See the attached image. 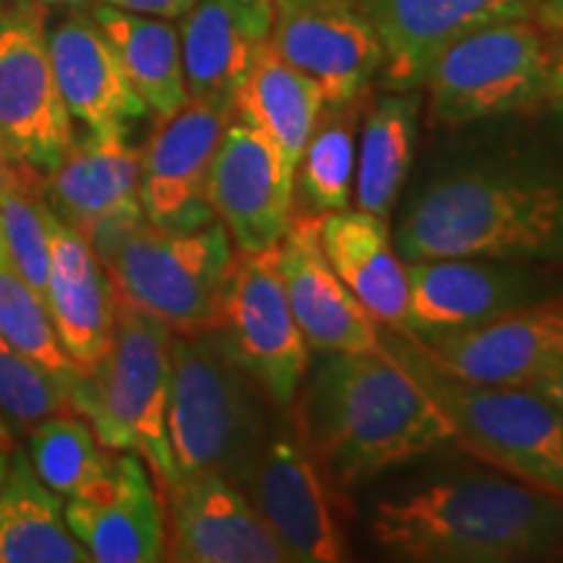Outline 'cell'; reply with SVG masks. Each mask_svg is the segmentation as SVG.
<instances>
[{
    "label": "cell",
    "mask_w": 563,
    "mask_h": 563,
    "mask_svg": "<svg viewBox=\"0 0 563 563\" xmlns=\"http://www.w3.org/2000/svg\"><path fill=\"white\" fill-rule=\"evenodd\" d=\"M32 3H37V5H81V3H87V0H32Z\"/></svg>",
    "instance_id": "ab89813d"
},
{
    "label": "cell",
    "mask_w": 563,
    "mask_h": 563,
    "mask_svg": "<svg viewBox=\"0 0 563 563\" xmlns=\"http://www.w3.org/2000/svg\"><path fill=\"white\" fill-rule=\"evenodd\" d=\"M0 446H9V449H13V443H3V441H0Z\"/></svg>",
    "instance_id": "f6af8a7d"
},
{
    "label": "cell",
    "mask_w": 563,
    "mask_h": 563,
    "mask_svg": "<svg viewBox=\"0 0 563 563\" xmlns=\"http://www.w3.org/2000/svg\"><path fill=\"white\" fill-rule=\"evenodd\" d=\"M0 251H5V245H3V235H0Z\"/></svg>",
    "instance_id": "ee69618b"
},
{
    "label": "cell",
    "mask_w": 563,
    "mask_h": 563,
    "mask_svg": "<svg viewBox=\"0 0 563 563\" xmlns=\"http://www.w3.org/2000/svg\"><path fill=\"white\" fill-rule=\"evenodd\" d=\"M170 363L167 439L175 467L222 475L241 488L269 433L264 391L211 329L173 332Z\"/></svg>",
    "instance_id": "8992f818"
},
{
    "label": "cell",
    "mask_w": 563,
    "mask_h": 563,
    "mask_svg": "<svg viewBox=\"0 0 563 563\" xmlns=\"http://www.w3.org/2000/svg\"><path fill=\"white\" fill-rule=\"evenodd\" d=\"M397 361L452 426L470 454L563 498V407L532 386H481L443 373L399 332H378Z\"/></svg>",
    "instance_id": "5b68a950"
},
{
    "label": "cell",
    "mask_w": 563,
    "mask_h": 563,
    "mask_svg": "<svg viewBox=\"0 0 563 563\" xmlns=\"http://www.w3.org/2000/svg\"><path fill=\"white\" fill-rule=\"evenodd\" d=\"M5 16V9H3V0H0V19Z\"/></svg>",
    "instance_id": "7bdbcfd3"
},
{
    "label": "cell",
    "mask_w": 563,
    "mask_h": 563,
    "mask_svg": "<svg viewBox=\"0 0 563 563\" xmlns=\"http://www.w3.org/2000/svg\"><path fill=\"white\" fill-rule=\"evenodd\" d=\"M277 269L311 352H363L382 344L378 321L357 302L321 249L319 217H292L277 243Z\"/></svg>",
    "instance_id": "ffe728a7"
},
{
    "label": "cell",
    "mask_w": 563,
    "mask_h": 563,
    "mask_svg": "<svg viewBox=\"0 0 563 563\" xmlns=\"http://www.w3.org/2000/svg\"><path fill=\"white\" fill-rule=\"evenodd\" d=\"M9 446H0V485H3V477H5V470H9Z\"/></svg>",
    "instance_id": "f35d334b"
},
{
    "label": "cell",
    "mask_w": 563,
    "mask_h": 563,
    "mask_svg": "<svg viewBox=\"0 0 563 563\" xmlns=\"http://www.w3.org/2000/svg\"><path fill=\"white\" fill-rule=\"evenodd\" d=\"M115 290L173 332L214 327L235 249L220 220L196 230H162L136 207L84 232Z\"/></svg>",
    "instance_id": "277c9868"
},
{
    "label": "cell",
    "mask_w": 563,
    "mask_h": 563,
    "mask_svg": "<svg viewBox=\"0 0 563 563\" xmlns=\"http://www.w3.org/2000/svg\"><path fill=\"white\" fill-rule=\"evenodd\" d=\"M323 104L321 89L282 60L269 42L258 51L235 91V118L269 141L292 180Z\"/></svg>",
    "instance_id": "484cf974"
},
{
    "label": "cell",
    "mask_w": 563,
    "mask_h": 563,
    "mask_svg": "<svg viewBox=\"0 0 563 563\" xmlns=\"http://www.w3.org/2000/svg\"><path fill=\"white\" fill-rule=\"evenodd\" d=\"M74 144V118L55 81L40 13L5 11L0 19V162L47 178Z\"/></svg>",
    "instance_id": "8fae6325"
},
{
    "label": "cell",
    "mask_w": 563,
    "mask_h": 563,
    "mask_svg": "<svg viewBox=\"0 0 563 563\" xmlns=\"http://www.w3.org/2000/svg\"><path fill=\"white\" fill-rule=\"evenodd\" d=\"M0 235L16 272L45 298L51 272V207L5 183L0 186Z\"/></svg>",
    "instance_id": "836d02e7"
},
{
    "label": "cell",
    "mask_w": 563,
    "mask_h": 563,
    "mask_svg": "<svg viewBox=\"0 0 563 563\" xmlns=\"http://www.w3.org/2000/svg\"><path fill=\"white\" fill-rule=\"evenodd\" d=\"M180 19L188 97H235L258 51L269 42L274 0H199Z\"/></svg>",
    "instance_id": "603a6c76"
},
{
    "label": "cell",
    "mask_w": 563,
    "mask_h": 563,
    "mask_svg": "<svg viewBox=\"0 0 563 563\" xmlns=\"http://www.w3.org/2000/svg\"><path fill=\"white\" fill-rule=\"evenodd\" d=\"M165 496L167 551L175 563H292L243 488L214 473H180Z\"/></svg>",
    "instance_id": "9a60e30c"
},
{
    "label": "cell",
    "mask_w": 563,
    "mask_h": 563,
    "mask_svg": "<svg viewBox=\"0 0 563 563\" xmlns=\"http://www.w3.org/2000/svg\"><path fill=\"white\" fill-rule=\"evenodd\" d=\"M63 410H70V384L0 340V415L3 420H11L21 428H34Z\"/></svg>",
    "instance_id": "d6a6232c"
},
{
    "label": "cell",
    "mask_w": 563,
    "mask_h": 563,
    "mask_svg": "<svg viewBox=\"0 0 563 563\" xmlns=\"http://www.w3.org/2000/svg\"><path fill=\"white\" fill-rule=\"evenodd\" d=\"M545 34H563V0H545L532 16Z\"/></svg>",
    "instance_id": "8d00e7d4"
},
{
    "label": "cell",
    "mask_w": 563,
    "mask_h": 563,
    "mask_svg": "<svg viewBox=\"0 0 563 563\" xmlns=\"http://www.w3.org/2000/svg\"><path fill=\"white\" fill-rule=\"evenodd\" d=\"M63 506V496L40 481L30 456L13 452L0 485V563L91 561Z\"/></svg>",
    "instance_id": "4316f807"
},
{
    "label": "cell",
    "mask_w": 563,
    "mask_h": 563,
    "mask_svg": "<svg viewBox=\"0 0 563 563\" xmlns=\"http://www.w3.org/2000/svg\"><path fill=\"white\" fill-rule=\"evenodd\" d=\"M211 332L274 405L292 407L311 363V347L282 287L277 245L238 253Z\"/></svg>",
    "instance_id": "9c48e42d"
},
{
    "label": "cell",
    "mask_w": 563,
    "mask_h": 563,
    "mask_svg": "<svg viewBox=\"0 0 563 563\" xmlns=\"http://www.w3.org/2000/svg\"><path fill=\"white\" fill-rule=\"evenodd\" d=\"M361 102L363 97L342 104H323L311 139L300 154L295 178L302 199L316 214L350 207L355 188Z\"/></svg>",
    "instance_id": "f546056e"
},
{
    "label": "cell",
    "mask_w": 563,
    "mask_h": 563,
    "mask_svg": "<svg viewBox=\"0 0 563 563\" xmlns=\"http://www.w3.org/2000/svg\"><path fill=\"white\" fill-rule=\"evenodd\" d=\"M47 53L70 118L89 133L129 131L150 112L89 13L63 19L47 34Z\"/></svg>",
    "instance_id": "7402d4cb"
},
{
    "label": "cell",
    "mask_w": 563,
    "mask_h": 563,
    "mask_svg": "<svg viewBox=\"0 0 563 563\" xmlns=\"http://www.w3.org/2000/svg\"><path fill=\"white\" fill-rule=\"evenodd\" d=\"M548 87L545 104L563 110V34H548Z\"/></svg>",
    "instance_id": "d590c367"
},
{
    "label": "cell",
    "mask_w": 563,
    "mask_h": 563,
    "mask_svg": "<svg viewBox=\"0 0 563 563\" xmlns=\"http://www.w3.org/2000/svg\"><path fill=\"white\" fill-rule=\"evenodd\" d=\"M405 262L509 258L563 269V159L501 154L428 183L394 230Z\"/></svg>",
    "instance_id": "6da1fadb"
},
{
    "label": "cell",
    "mask_w": 563,
    "mask_h": 563,
    "mask_svg": "<svg viewBox=\"0 0 563 563\" xmlns=\"http://www.w3.org/2000/svg\"><path fill=\"white\" fill-rule=\"evenodd\" d=\"M235 118V97H188L141 152L139 201L146 220L162 230H196L214 220L207 183L222 133Z\"/></svg>",
    "instance_id": "4fadbf2b"
},
{
    "label": "cell",
    "mask_w": 563,
    "mask_h": 563,
    "mask_svg": "<svg viewBox=\"0 0 563 563\" xmlns=\"http://www.w3.org/2000/svg\"><path fill=\"white\" fill-rule=\"evenodd\" d=\"M66 522L97 563L165 561V504L136 452H118L100 485L66 498Z\"/></svg>",
    "instance_id": "d6986e66"
},
{
    "label": "cell",
    "mask_w": 563,
    "mask_h": 563,
    "mask_svg": "<svg viewBox=\"0 0 563 563\" xmlns=\"http://www.w3.org/2000/svg\"><path fill=\"white\" fill-rule=\"evenodd\" d=\"M269 45L327 104L363 97L384 68L382 40L361 0H274Z\"/></svg>",
    "instance_id": "5bb4252c"
},
{
    "label": "cell",
    "mask_w": 563,
    "mask_h": 563,
    "mask_svg": "<svg viewBox=\"0 0 563 563\" xmlns=\"http://www.w3.org/2000/svg\"><path fill=\"white\" fill-rule=\"evenodd\" d=\"M530 386L534 391L543 394V397L553 399L559 407H563V363L555 365V368H551L548 373H543L540 378H534Z\"/></svg>",
    "instance_id": "74e56055"
},
{
    "label": "cell",
    "mask_w": 563,
    "mask_h": 563,
    "mask_svg": "<svg viewBox=\"0 0 563 563\" xmlns=\"http://www.w3.org/2000/svg\"><path fill=\"white\" fill-rule=\"evenodd\" d=\"M295 399L302 439L342 488L456 443L433 399L382 344L319 352Z\"/></svg>",
    "instance_id": "7a4b0ae2"
},
{
    "label": "cell",
    "mask_w": 563,
    "mask_h": 563,
    "mask_svg": "<svg viewBox=\"0 0 563 563\" xmlns=\"http://www.w3.org/2000/svg\"><path fill=\"white\" fill-rule=\"evenodd\" d=\"M125 133H89L47 175L51 209L81 235L110 217L141 207V152L133 150Z\"/></svg>",
    "instance_id": "d4e9b609"
},
{
    "label": "cell",
    "mask_w": 563,
    "mask_h": 563,
    "mask_svg": "<svg viewBox=\"0 0 563 563\" xmlns=\"http://www.w3.org/2000/svg\"><path fill=\"white\" fill-rule=\"evenodd\" d=\"M3 167H5V165H3V162H0V186H5V183H11L9 178H3Z\"/></svg>",
    "instance_id": "b9f144b4"
},
{
    "label": "cell",
    "mask_w": 563,
    "mask_h": 563,
    "mask_svg": "<svg viewBox=\"0 0 563 563\" xmlns=\"http://www.w3.org/2000/svg\"><path fill=\"white\" fill-rule=\"evenodd\" d=\"M321 249L357 302L391 332H402L410 279L394 245L389 220L363 209L319 214Z\"/></svg>",
    "instance_id": "cb8c5ba5"
},
{
    "label": "cell",
    "mask_w": 563,
    "mask_h": 563,
    "mask_svg": "<svg viewBox=\"0 0 563 563\" xmlns=\"http://www.w3.org/2000/svg\"><path fill=\"white\" fill-rule=\"evenodd\" d=\"M0 441H3V443H13L11 431H9V422L3 420V415H0Z\"/></svg>",
    "instance_id": "60d3db41"
},
{
    "label": "cell",
    "mask_w": 563,
    "mask_h": 563,
    "mask_svg": "<svg viewBox=\"0 0 563 563\" xmlns=\"http://www.w3.org/2000/svg\"><path fill=\"white\" fill-rule=\"evenodd\" d=\"M241 488L292 563L347 561V540L319 462L295 422H272Z\"/></svg>",
    "instance_id": "7c38bea8"
},
{
    "label": "cell",
    "mask_w": 563,
    "mask_h": 563,
    "mask_svg": "<svg viewBox=\"0 0 563 563\" xmlns=\"http://www.w3.org/2000/svg\"><path fill=\"white\" fill-rule=\"evenodd\" d=\"M30 462L47 488L74 498L100 485L115 456L104 452L87 420L58 412L30 428Z\"/></svg>",
    "instance_id": "4dcf8cb0"
},
{
    "label": "cell",
    "mask_w": 563,
    "mask_h": 563,
    "mask_svg": "<svg viewBox=\"0 0 563 563\" xmlns=\"http://www.w3.org/2000/svg\"><path fill=\"white\" fill-rule=\"evenodd\" d=\"M45 302L60 344L79 373L108 355L118 319V290L87 238L51 209V272Z\"/></svg>",
    "instance_id": "44dd1931"
},
{
    "label": "cell",
    "mask_w": 563,
    "mask_h": 563,
    "mask_svg": "<svg viewBox=\"0 0 563 563\" xmlns=\"http://www.w3.org/2000/svg\"><path fill=\"white\" fill-rule=\"evenodd\" d=\"M545 0H361L384 47V89H420L428 68L464 34L532 19Z\"/></svg>",
    "instance_id": "ac0fdd59"
},
{
    "label": "cell",
    "mask_w": 563,
    "mask_h": 563,
    "mask_svg": "<svg viewBox=\"0 0 563 563\" xmlns=\"http://www.w3.org/2000/svg\"><path fill=\"white\" fill-rule=\"evenodd\" d=\"M0 340L70 386L79 378V368L55 332L45 298L21 277L5 251H0Z\"/></svg>",
    "instance_id": "1f68e13d"
},
{
    "label": "cell",
    "mask_w": 563,
    "mask_h": 563,
    "mask_svg": "<svg viewBox=\"0 0 563 563\" xmlns=\"http://www.w3.org/2000/svg\"><path fill=\"white\" fill-rule=\"evenodd\" d=\"M170 344L165 321L118 295L108 355L70 386V410L87 418L104 449L136 452L162 490L180 475L167 439Z\"/></svg>",
    "instance_id": "52a82bcc"
},
{
    "label": "cell",
    "mask_w": 563,
    "mask_h": 563,
    "mask_svg": "<svg viewBox=\"0 0 563 563\" xmlns=\"http://www.w3.org/2000/svg\"><path fill=\"white\" fill-rule=\"evenodd\" d=\"M207 199L238 253H258L290 228L295 180L269 141L232 118L211 162Z\"/></svg>",
    "instance_id": "2e32d148"
},
{
    "label": "cell",
    "mask_w": 563,
    "mask_h": 563,
    "mask_svg": "<svg viewBox=\"0 0 563 563\" xmlns=\"http://www.w3.org/2000/svg\"><path fill=\"white\" fill-rule=\"evenodd\" d=\"M420 97L386 89L365 110L352 199L357 209L389 220L410 175L418 141Z\"/></svg>",
    "instance_id": "f1b7e54d"
},
{
    "label": "cell",
    "mask_w": 563,
    "mask_h": 563,
    "mask_svg": "<svg viewBox=\"0 0 563 563\" xmlns=\"http://www.w3.org/2000/svg\"><path fill=\"white\" fill-rule=\"evenodd\" d=\"M100 3L112 5V9L144 13V16L178 19L191 11L199 0H100Z\"/></svg>",
    "instance_id": "e575fe53"
},
{
    "label": "cell",
    "mask_w": 563,
    "mask_h": 563,
    "mask_svg": "<svg viewBox=\"0 0 563 563\" xmlns=\"http://www.w3.org/2000/svg\"><path fill=\"white\" fill-rule=\"evenodd\" d=\"M407 279L410 300L399 334L412 340L460 332L563 298L561 266L509 258H422L407 262Z\"/></svg>",
    "instance_id": "30bf717a"
},
{
    "label": "cell",
    "mask_w": 563,
    "mask_h": 563,
    "mask_svg": "<svg viewBox=\"0 0 563 563\" xmlns=\"http://www.w3.org/2000/svg\"><path fill=\"white\" fill-rule=\"evenodd\" d=\"M89 16L115 51L146 110L167 118L188 102L178 26L167 19L112 9L104 3L95 5Z\"/></svg>",
    "instance_id": "83f0119b"
},
{
    "label": "cell",
    "mask_w": 563,
    "mask_h": 563,
    "mask_svg": "<svg viewBox=\"0 0 563 563\" xmlns=\"http://www.w3.org/2000/svg\"><path fill=\"white\" fill-rule=\"evenodd\" d=\"M371 540L407 563L563 561V498L511 475H454L373 504Z\"/></svg>",
    "instance_id": "3957f363"
},
{
    "label": "cell",
    "mask_w": 563,
    "mask_h": 563,
    "mask_svg": "<svg viewBox=\"0 0 563 563\" xmlns=\"http://www.w3.org/2000/svg\"><path fill=\"white\" fill-rule=\"evenodd\" d=\"M412 342L460 382L530 386L563 363V298Z\"/></svg>",
    "instance_id": "e0dca14e"
},
{
    "label": "cell",
    "mask_w": 563,
    "mask_h": 563,
    "mask_svg": "<svg viewBox=\"0 0 563 563\" xmlns=\"http://www.w3.org/2000/svg\"><path fill=\"white\" fill-rule=\"evenodd\" d=\"M548 42L532 19L483 26L452 42L422 81L433 121L470 125L543 104Z\"/></svg>",
    "instance_id": "ba28073f"
}]
</instances>
